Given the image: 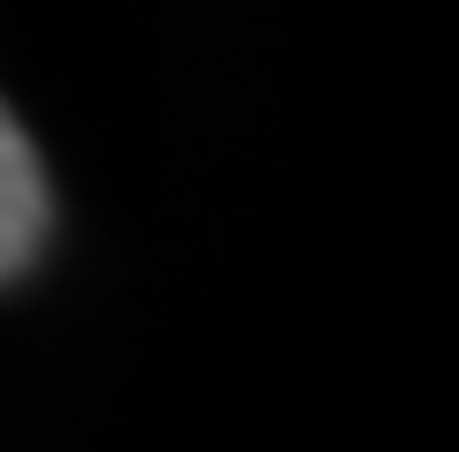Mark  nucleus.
Segmentation results:
<instances>
[{
  "instance_id": "nucleus-1",
  "label": "nucleus",
  "mask_w": 459,
  "mask_h": 452,
  "mask_svg": "<svg viewBox=\"0 0 459 452\" xmlns=\"http://www.w3.org/2000/svg\"><path fill=\"white\" fill-rule=\"evenodd\" d=\"M43 237H50V179L29 129L0 100V287H14L43 258Z\"/></svg>"
}]
</instances>
